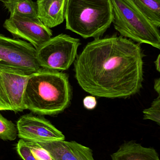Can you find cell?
I'll use <instances>...</instances> for the list:
<instances>
[{
    "instance_id": "obj_16",
    "label": "cell",
    "mask_w": 160,
    "mask_h": 160,
    "mask_svg": "<svg viewBox=\"0 0 160 160\" xmlns=\"http://www.w3.org/2000/svg\"><path fill=\"white\" fill-rule=\"evenodd\" d=\"M144 119H149L160 125V96L155 99L149 108L144 110Z\"/></svg>"
},
{
    "instance_id": "obj_14",
    "label": "cell",
    "mask_w": 160,
    "mask_h": 160,
    "mask_svg": "<svg viewBox=\"0 0 160 160\" xmlns=\"http://www.w3.org/2000/svg\"><path fill=\"white\" fill-rule=\"evenodd\" d=\"M158 28L160 26V0H131Z\"/></svg>"
},
{
    "instance_id": "obj_5",
    "label": "cell",
    "mask_w": 160,
    "mask_h": 160,
    "mask_svg": "<svg viewBox=\"0 0 160 160\" xmlns=\"http://www.w3.org/2000/svg\"><path fill=\"white\" fill-rule=\"evenodd\" d=\"M81 43L78 38L60 34L52 37L36 49V58L43 69L67 70L76 60Z\"/></svg>"
},
{
    "instance_id": "obj_17",
    "label": "cell",
    "mask_w": 160,
    "mask_h": 160,
    "mask_svg": "<svg viewBox=\"0 0 160 160\" xmlns=\"http://www.w3.org/2000/svg\"><path fill=\"white\" fill-rule=\"evenodd\" d=\"M36 160H53L49 152L36 142L25 141Z\"/></svg>"
},
{
    "instance_id": "obj_8",
    "label": "cell",
    "mask_w": 160,
    "mask_h": 160,
    "mask_svg": "<svg viewBox=\"0 0 160 160\" xmlns=\"http://www.w3.org/2000/svg\"><path fill=\"white\" fill-rule=\"evenodd\" d=\"M29 76L21 71L0 67V111L18 112L25 110L23 95Z\"/></svg>"
},
{
    "instance_id": "obj_7",
    "label": "cell",
    "mask_w": 160,
    "mask_h": 160,
    "mask_svg": "<svg viewBox=\"0 0 160 160\" xmlns=\"http://www.w3.org/2000/svg\"><path fill=\"white\" fill-rule=\"evenodd\" d=\"M3 26L14 38L23 39L36 49L52 37V30L38 17L16 14L6 19Z\"/></svg>"
},
{
    "instance_id": "obj_10",
    "label": "cell",
    "mask_w": 160,
    "mask_h": 160,
    "mask_svg": "<svg viewBox=\"0 0 160 160\" xmlns=\"http://www.w3.org/2000/svg\"><path fill=\"white\" fill-rule=\"evenodd\" d=\"M53 160H95L92 149L75 141L54 140L37 142Z\"/></svg>"
},
{
    "instance_id": "obj_4",
    "label": "cell",
    "mask_w": 160,
    "mask_h": 160,
    "mask_svg": "<svg viewBox=\"0 0 160 160\" xmlns=\"http://www.w3.org/2000/svg\"><path fill=\"white\" fill-rule=\"evenodd\" d=\"M110 1L112 11V23L121 36L160 49L159 28L131 0Z\"/></svg>"
},
{
    "instance_id": "obj_20",
    "label": "cell",
    "mask_w": 160,
    "mask_h": 160,
    "mask_svg": "<svg viewBox=\"0 0 160 160\" xmlns=\"http://www.w3.org/2000/svg\"><path fill=\"white\" fill-rule=\"evenodd\" d=\"M154 89L155 91L158 94H160V78L157 79L155 81V84H154Z\"/></svg>"
},
{
    "instance_id": "obj_9",
    "label": "cell",
    "mask_w": 160,
    "mask_h": 160,
    "mask_svg": "<svg viewBox=\"0 0 160 160\" xmlns=\"http://www.w3.org/2000/svg\"><path fill=\"white\" fill-rule=\"evenodd\" d=\"M18 136L28 142H42L65 140L62 132L43 117L24 115L17 121Z\"/></svg>"
},
{
    "instance_id": "obj_19",
    "label": "cell",
    "mask_w": 160,
    "mask_h": 160,
    "mask_svg": "<svg viewBox=\"0 0 160 160\" xmlns=\"http://www.w3.org/2000/svg\"><path fill=\"white\" fill-rule=\"evenodd\" d=\"M84 107L88 110H93L95 108L97 105V101L94 96H87L83 100Z\"/></svg>"
},
{
    "instance_id": "obj_3",
    "label": "cell",
    "mask_w": 160,
    "mask_h": 160,
    "mask_svg": "<svg viewBox=\"0 0 160 160\" xmlns=\"http://www.w3.org/2000/svg\"><path fill=\"white\" fill-rule=\"evenodd\" d=\"M66 29L84 38H100L112 23L110 0H68Z\"/></svg>"
},
{
    "instance_id": "obj_6",
    "label": "cell",
    "mask_w": 160,
    "mask_h": 160,
    "mask_svg": "<svg viewBox=\"0 0 160 160\" xmlns=\"http://www.w3.org/2000/svg\"><path fill=\"white\" fill-rule=\"evenodd\" d=\"M0 67L30 75L41 68L36 58V49L26 41L0 33Z\"/></svg>"
},
{
    "instance_id": "obj_2",
    "label": "cell",
    "mask_w": 160,
    "mask_h": 160,
    "mask_svg": "<svg viewBox=\"0 0 160 160\" xmlns=\"http://www.w3.org/2000/svg\"><path fill=\"white\" fill-rule=\"evenodd\" d=\"M71 98V88L66 74L40 68L27 78L23 104L25 110L39 115L54 116L68 107Z\"/></svg>"
},
{
    "instance_id": "obj_21",
    "label": "cell",
    "mask_w": 160,
    "mask_h": 160,
    "mask_svg": "<svg viewBox=\"0 0 160 160\" xmlns=\"http://www.w3.org/2000/svg\"><path fill=\"white\" fill-rule=\"evenodd\" d=\"M160 55L159 54L157 58V60L155 61V63L156 65V69L159 72H160Z\"/></svg>"
},
{
    "instance_id": "obj_18",
    "label": "cell",
    "mask_w": 160,
    "mask_h": 160,
    "mask_svg": "<svg viewBox=\"0 0 160 160\" xmlns=\"http://www.w3.org/2000/svg\"><path fill=\"white\" fill-rule=\"evenodd\" d=\"M17 151L23 160H36L26 142L20 139L17 145Z\"/></svg>"
},
{
    "instance_id": "obj_12",
    "label": "cell",
    "mask_w": 160,
    "mask_h": 160,
    "mask_svg": "<svg viewBox=\"0 0 160 160\" xmlns=\"http://www.w3.org/2000/svg\"><path fill=\"white\" fill-rule=\"evenodd\" d=\"M111 158L112 160H160L156 149L133 141L123 143L111 155Z\"/></svg>"
},
{
    "instance_id": "obj_13",
    "label": "cell",
    "mask_w": 160,
    "mask_h": 160,
    "mask_svg": "<svg viewBox=\"0 0 160 160\" xmlns=\"http://www.w3.org/2000/svg\"><path fill=\"white\" fill-rule=\"evenodd\" d=\"M10 16L16 14L38 17L37 6L32 0H0Z\"/></svg>"
},
{
    "instance_id": "obj_11",
    "label": "cell",
    "mask_w": 160,
    "mask_h": 160,
    "mask_svg": "<svg viewBox=\"0 0 160 160\" xmlns=\"http://www.w3.org/2000/svg\"><path fill=\"white\" fill-rule=\"evenodd\" d=\"M68 0H37V15L50 29L64 22Z\"/></svg>"
},
{
    "instance_id": "obj_15",
    "label": "cell",
    "mask_w": 160,
    "mask_h": 160,
    "mask_svg": "<svg viewBox=\"0 0 160 160\" xmlns=\"http://www.w3.org/2000/svg\"><path fill=\"white\" fill-rule=\"evenodd\" d=\"M18 137L16 125L0 113V139L3 141H14Z\"/></svg>"
},
{
    "instance_id": "obj_1",
    "label": "cell",
    "mask_w": 160,
    "mask_h": 160,
    "mask_svg": "<svg viewBox=\"0 0 160 160\" xmlns=\"http://www.w3.org/2000/svg\"><path fill=\"white\" fill-rule=\"evenodd\" d=\"M144 56L139 44L121 36L96 38L77 55L75 78L81 88L93 96L131 97L142 88Z\"/></svg>"
}]
</instances>
